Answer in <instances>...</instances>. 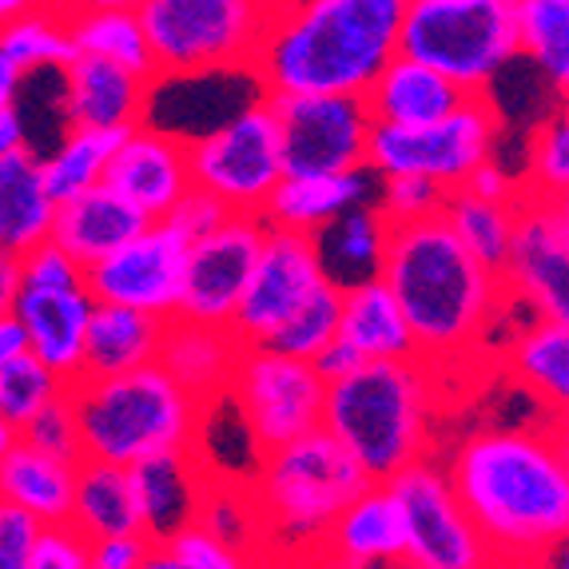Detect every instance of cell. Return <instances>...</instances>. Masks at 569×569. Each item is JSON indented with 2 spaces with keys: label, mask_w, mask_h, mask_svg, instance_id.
<instances>
[{
  "label": "cell",
  "mask_w": 569,
  "mask_h": 569,
  "mask_svg": "<svg viewBox=\"0 0 569 569\" xmlns=\"http://www.w3.org/2000/svg\"><path fill=\"white\" fill-rule=\"evenodd\" d=\"M156 80L251 72L271 4L256 0H140Z\"/></svg>",
  "instance_id": "ba28073f"
},
{
  "label": "cell",
  "mask_w": 569,
  "mask_h": 569,
  "mask_svg": "<svg viewBox=\"0 0 569 569\" xmlns=\"http://www.w3.org/2000/svg\"><path fill=\"white\" fill-rule=\"evenodd\" d=\"M188 163L191 188L208 191L231 216H263L267 200L287 180L279 123L267 96L211 136L188 143Z\"/></svg>",
  "instance_id": "8fae6325"
},
{
  "label": "cell",
  "mask_w": 569,
  "mask_h": 569,
  "mask_svg": "<svg viewBox=\"0 0 569 569\" xmlns=\"http://www.w3.org/2000/svg\"><path fill=\"white\" fill-rule=\"evenodd\" d=\"M104 183L120 200L132 203L140 216L160 223L191 191L188 143L160 132L152 123H140L120 140L112 163H108Z\"/></svg>",
  "instance_id": "ac0fdd59"
},
{
  "label": "cell",
  "mask_w": 569,
  "mask_h": 569,
  "mask_svg": "<svg viewBox=\"0 0 569 569\" xmlns=\"http://www.w3.org/2000/svg\"><path fill=\"white\" fill-rule=\"evenodd\" d=\"M522 191L541 203L569 191V104H558V112H550L538 123Z\"/></svg>",
  "instance_id": "b9f144b4"
},
{
  "label": "cell",
  "mask_w": 569,
  "mask_h": 569,
  "mask_svg": "<svg viewBox=\"0 0 569 569\" xmlns=\"http://www.w3.org/2000/svg\"><path fill=\"white\" fill-rule=\"evenodd\" d=\"M29 4H32V0H0V29H4V24H12L17 17H24V12H29Z\"/></svg>",
  "instance_id": "94428289"
},
{
  "label": "cell",
  "mask_w": 569,
  "mask_h": 569,
  "mask_svg": "<svg viewBox=\"0 0 569 569\" xmlns=\"http://www.w3.org/2000/svg\"><path fill=\"white\" fill-rule=\"evenodd\" d=\"M68 37L77 57H92L116 64L143 80H156V60L148 37H143L140 12L123 0H100V4H64Z\"/></svg>",
  "instance_id": "f1b7e54d"
},
{
  "label": "cell",
  "mask_w": 569,
  "mask_h": 569,
  "mask_svg": "<svg viewBox=\"0 0 569 569\" xmlns=\"http://www.w3.org/2000/svg\"><path fill=\"white\" fill-rule=\"evenodd\" d=\"M458 502L498 561H541L569 538V462L553 427H482L447 462Z\"/></svg>",
  "instance_id": "6da1fadb"
},
{
  "label": "cell",
  "mask_w": 569,
  "mask_h": 569,
  "mask_svg": "<svg viewBox=\"0 0 569 569\" xmlns=\"http://www.w3.org/2000/svg\"><path fill=\"white\" fill-rule=\"evenodd\" d=\"M493 569H546L541 561H498Z\"/></svg>",
  "instance_id": "03108f58"
},
{
  "label": "cell",
  "mask_w": 569,
  "mask_h": 569,
  "mask_svg": "<svg viewBox=\"0 0 569 569\" xmlns=\"http://www.w3.org/2000/svg\"><path fill=\"white\" fill-rule=\"evenodd\" d=\"M506 370L526 395L550 410L553 422L569 418V327L533 319L526 331L513 335Z\"/></svg>",
  "instance_id": "d6a6232c"
},
{
  "label": "cell",
  "mask_w": 569,
  "mask_h": 569,
  "mask_svg": "<svg viewBox=\"0 0 569 569\" xmlns=\"http://www.w3.org/2000/svg\"><path fill=\"white\" fill-rule=\"evenodd\" d=\"M37 538L40 526L32 518L0 502V569H29Z\"/></svg>",
  "instance_id": "681fc988"
},
{
  "label": "cell",
  "mask_w": 569,
  "mask_h": 569,
  "mask_svg": "<svg viewBox=\"0 0 569 569\" xmlns=\"http://www.w3.org/2000/svg\"><path fill=\"white\" fill-rule=\"evenodd\" d=\"M407 522V566L418 569H493L482 533L458 502L447 466L422 458L387 482Z\"/></svg>",
  "instance_id": "4fadbf2b"
},
{
  "label": "cell",
  "mask_w": 569,
  "mask_h": 569,
  "mask_svg": "<svg viewBox=\"0 0 569 569\" xmlns=\"http://www.w3.org/2000/svg\"><path fill=\"white\" fill-rule=\"evenodd\" d=\"M20 283L24 291H77L84 287V267L48 239L37 251L20 256Z\"/></svg>",
  "instance_id": "f6af8a7d"
},
{
  "label": "cell",
  "mask_w": 569,
  "mask_h": 569,
  "mask_svg": "<svg viewBox=\"0 0 569 569\" xmlns=\"http://www.w3.org/2000/svg\"><path fill=\"white\" fill-rule=\"evenodd\" d=\"M315 239L319 251V267L331 287L347 291V287L370 283L382 276V259H387L390 243V223L379 211V203H362V208L347 211L335 223H327Z\"/></svg>",
  "instance_id": "f546056e"
},
{
  "label": "cell",
  "mask_w": 569,
  "mask_h": 569,
  "mask_svg": "<svg viewBox=\"0 0 569 569\" xmlns=\"http://www.w3.org/2000/svg\"><path fill=\"white\" fill-rule=\"evenodd\" d=\"M24 148H29V123H24V116L17 108L0 112V163L9 160V156L24 152Z\"/></svg>",
  "instance_id": "11a10c76"
},
{
  "label": "cell",
  "mask_w": 569,
  "mask_h": 569,
  "mask_svg": "<svg viewBox=\"0 0 569 569\" xmlns=\"http://www.w3.org/2000/svg\"><path fill=\"white\" fill-rule=\"evenodd\" d=\"M20 442H29L32 450H44L52 458H64V462H84V447H80V422H77V407L68 399V390L60 395L52 407H44L32 418Z\"/></svg>",
  "instance_id": "ee69618b"
},
{
  "label": "cell",
  "mask_w": 569,
  "mask_h": 569,
  "mask_svg": "<svg viewBox=\"0 0 569 569\" xmlns=\"http://www.w3.org/2000/svg\"><path fill=\"white\" fill-rule=\"evenodd\" d=\"M323 283L327 276L319 267V251H315L311 236L267 228L263 251H259V263L236 311L231 335L243 347H267V339L283 331Z\"/></svg>",
  "instance_id": "9a60e30c"
},
{
  "label": "cell",
  "mask_w": 569,
  "mask_h": 569,
  "mask_svg": "<svg viewBox=\"0 0 569 569\" xmlns=\"http://www.w3.org/2000/svg\"><path fill=\"white\" fill-rule=\"evenodd\" d=\"M323 553L331 561H351V566L367 569L407 566V522H402V510L390 486L370 482L339 513V522L323 538Z\"/></svg>",
  "instance_id": "603a6c76"
},
{
  "label": "cell",
  "mask_w": 569,
  "mask_h": 569,
  "mask_svg": "<svg viewBox=\"0 0 569 569\" xmlns=\"http://www.w3.org/2000/svg\"><path fill=\"white\" fill-rule=\"evenodd\" d=\"M311 367H315V375H319V379L327 382V387H335V382L351 379L355 370L367 367V362H362V355H355L351 347H347V342L335 339L331 347H327V351L311 362Z\"/></svg>",
  "instance_id": "f5cc1de1"
},
{
  "label": "cell",
  "mask_w": 569,
  "mask_h": 569,
  "mask_svg": "<svg viewBox=\"0 0 569 569\" xmlns=\"http://www.w3.org/2000/svg\"><path fill=\"white\" fill-rule=\"evenodd\" d=\"M64 77V120L68 128H88V132H132L148 116L156 80H143L123 72L116 64L92 57H77L60 72Z\"/></svg>",
  "instance_id": "ffe728a7"
},
{
  "label": "cell",
  "mask_w": 569,
  "mask_h": 569,
  "mask_svg": "<svg viewBox=\"0 0 569 569\" xmlns=\"http://www.w3.org/2000/svg\"><path fill=\"white\" fill-rule=\"evenodd\" d=\"M17 430L12 427H4V422H0V466H4V458H9V450L17 447Z\"/></svg>",
  "instance_id": "be15d7a7"
},
{
  "label": "cell",
  "mask_w": 569,
  "mask_h": 569,
  "mask_svg": "<svg viewBox=\"0 0 569 569\" xmlns=\"http://www.w3.org/2000/svg\"><path fill=\"white\" fill-rule=\"evenodd\" d=\"M267 223L263 216H231L228 223L200 243L188 247L183 259V287L176 319L203 327H231L243 303L251 271L263 251Z\"/></svg>",
  "instance_id": "5bb4252c"
},
{
  "label": "cell",
  "mask_w": 569,
  "mask_h": 569,
  "mask_svg": "<svg viewBox=\"0 0 569 569\" xmlns=\"http://www.w3.org/2000/svg\"><path fill=\"white\" fill-rule=\"evenodd\" d=\"M541 566H546V569H569V538L558 541V546H553V550L541 558Z\"/></svg>",
  "instance_id": "6125c7cd"
},
{
  "label": "cell",
  "mask_w": 569,
  "mask_h": 569,
  "mask_svg": "<svg viewBox=\"0 0 569 569\" xmlns=\"http://www.w3.org/2000/svg\"><path fill=\"white\" fill-rule=\"evenodd\" d=\"M128 475H132L136 506H140V533L152 546H168L183 530L200 526L203 498L216 482L200 450L148 458V462L132 466Z\"/></svg>",
  "instance_id": "d6986e66"
},
{
  "label": "cell",
  "mask_w": 569,
  "mask_h": 569,
  "mask_svg": "<svg viewBox=\"0 0 569 569\" xmlns=\"http://www.w3.org/2000/svg\"><path fill=\"white\" fill-rule=\"evenodd\" d=\"M447 196L438 183L415 180V176H395V180H379V211L387 216L390 228H410L422 219H438L447 208Z\"/></svg>",
  "instance_id": "7bdbcfd3"
},
{
  "label": "cell",
  "mask_w": 569,
  "mask_h": 569,
  "mask_svg": "<svg viewBox=\"0 0 569 569\" xmlns=\"http://www.w3.org/2000/svg\"><path fill=\"white\" fill-rule=\"evenodd\" d=\"M20 84H24V77H20L17 64H12V60L4 57V48H0V112H9V108H17Z\"/></svg>",
  "instance_id": "6f0895ef"
},
{
  "label": "cell",
  "mask_w": 569,
  "mask_h": 569,
  "mask_svg": "<svg viewBox=\"0 0 569 569\" xmlns=\"http://www.w3.org/2000/svg\"><path fill=\"white\" fill-rule=\"evenodd\" d=\"M92 311L96 299L88 295V287H77V291H20L17 323L29 339V355L40 367L52 370L64 387L80 382Z\"/></svg>",
  "instance_id": "44dd1931"
},
{
  "label": "cell",
  "mask_w": 569,
  "mask_h": 569,
  "mask_svg": "<svg viewBox=\"0 0 569 569\" xmlns=\"http://www.w3.org/2000/svg\"><path fill=\"white\" fill-rule=\"evenodd\" d=\"M375 128H430L442 123L466 104V92H458L447 77L418 60L395 57L382 77L362 96Z\"/></svg>",
  "instance_id": "484cf974"
},
{
  "label": "cell",
  "mask_w": 569,
  "mask_h": 569,
  "mask_svg": "<svg viewBox=\"0 0 569 569\" xmlns=\"http://www.w3.org/2000/svg\"><path fill=\"white\" fill-rule=\"evenodd\" d=\"M399 57L435 68L458 92L486 96L498 72L522 57L518 0H407Z\"/></svg>",
  "instance_id": "52a82bcc"
},
{
  "label": "cell",
  "mask_w": 569,
  "mask_h": 569,
  "mask_svg": "<svg viewBox=\"0 0 569 569\" xmlns=\"http://www.w3.org/2000/svg\"><path fill=\"white\" fill-rule=\"evenodd\" d=\"M57 203L40 176V156L32 148L0 163V251L29 256L52 239Z\"/></svg>",
  "instance_id": "1f68e13d"
},
{
  "label": "cell",
  "mask_w": 569,
  "mask_h": 569,
  "mask_svg": "<svg viewBox=\"0 0 569 569\" xmlns=\"http://www.w3.org/2000/svg\"><path fill=\"white\" fill-rule=\"evenodd\" d=\"M228 402L239 410L256 458H263L323 430L327 382L315 375L311 362L287 359L263 347H243L231 375Z\"/></svg>",
  "instance_id": "30bf717a"
},
{
  "label": "cell",
  "mask_w": 569,
  "mask_h": 569,
  "mask_svg": "<svg viewBox=\"0 0 569 569\" xmlns=\"http://www.w3.org/2000/svg\"><path fill=\"white\" fill-rule=\"evenodd\" d=\"M183 259H188V243L168 223H152L128 247L88 267L84 287L96 303L104 307H128V311L152 315V319H176Z\"/></svg>",
  "instance_id": "2e32d148"
},
{
  "label": "cell",
  "mask_w": 569,
  "mask_h": 569,
  "mask_svg": "<svg viewBox=\"0 0 569 569\" xmlns=\"http://www.w3.org/2000/svg\"><path fill=\"white\" fill-rule=\"evenodd\" d=\"M550 427H553V438H558L561 455H566V462H569V418H558V422H550Z\"/></svg>",
  "instance_id": "e7e4bbea"
},
{
  "label": "cell",
  "mask_w": 569,
  "mask_h": 569,
  "mask_svg": "<svg viewBox=\"0 0 569 569\" xmlns=\"http://www.w3.org/2000/svg\"><path fill=\"white\" fill-rule=\"evenodd\" d=\"M140 569H196V566H188L183 558H176V553H171L168 546H152Z\"/></svg>",
  "instance_id": "680465c9"
},
{
  "label": "cell",
  "mask_w": 569,
  "mask_h": 569,
  "mask_svg": "<svg viewBox=\"0 0 569 569\" xmlns=\"http://www.w3.org/2000/svg\"><path fill=\"white\" fill-rule=\"evenodd\" d=\"M77 407L84 462L132 466L200 447L208 410L183 395L160 367H143L116 379H80L68 387Z\"/></svg>",
  "instance_id": "5b68a950"
},
{
  "label": "cell",
  "mask_w": 569,
  "mask_h": 569,
  "mask_svg": "<svg viewBox=\"0 0 569 569\" xmlns=\"http://www.w3.org/2000/svg\"><path fill=\"white\" fill-rule=\"evenodd\" d=\"M339 342H347L362 362H407L415 355V335L402 319L395 295L382 279L347 287L339 315Z\"/></svg>",
  "instance_id": "4dcf8cb0"
},
{
  "label": "cell",
  "mask_w": 569,
  "mask_h": 569,
  "mask_svg": "<svg viewBox=\"0 0 569 569\" xmlns=\"http://www.w3.org/2000/svg\"><path fill=\"white\" fill-rule=\"evenodd\" d=\"M466 191H470V196H478V200H486V203H502V208H518V203H522V196H526L522 183L510 180V176H506V171L498 168L493 160L482 163V168L466 180Z\"/></svg>",
  "instance_id": "816d5d0a"
},
{
  "label": "cell",
  "mask_w": 569,
  "mask_h": 569,
  "mask_svg": "<svg viewBox=\"0 0 569 569\" xmlns=\"http://www.w3.org/2000/svg\"><path fill=\"white\" fill-rule=\"evenodd\" d=\"M518 44L558 104H569V0H518Z\"/></svg>",
  "instance_id": "8d00e7d4"
},
{
  "label": "cell",
  "mask_w": 569,
  "mask_h": 569,
  "mask_svg": "<svg viewBox=\"0 0 569 569\" xmlns=\"http://www.w3.org/2000/svg\"><path fill=\"white\" fill-rule=\"evenodd\" d=\"M0 48L17 64L20 77L32 72H64L77 60V48L68 37L64 4H29L24 17L0 29Z\"/></svg>",
  "instance_id": "d590c367"
},
{
  "label": "cell",
  "mask_w": 569,
  "mask_h": 569,
  "mask_svg": "<svg viewBox=\"0 0 569 569\" xmlns=\"http://www.w3.org/2000/svg\"><path fill=\"white\" fill-rule=\"evenodd\" d=\"M20 291H24V283H20V259L0 251V319L17 315Z\"/></svg>",
  "instance_id": "db71d44e"
},
{
  "label": "cell",
  "mask_w": 569,
  "mask_h": 569,
  "mask_svg": "<svg viewBox=\"0 0 569 569\" xmlns=\"http://www.w3.org/2000/svg\"><path fill=\"white\" fill-rule=\"evenodd\" d=\"M228 219H231V211L223 208V203L211 200L208 191L191 188L188 196H183V200L176 203V208H171V216L160 219V223H168V228L191 247V243H200L203 236H211V231L223 228Z\"/></svg>",
  "instance_id": "bcb514c9"
},
{
  "label": "cell",
  "mask_w": 569,
  "mask_h": 569,
  "mask_svg": "<svg viewBox=\"0 0 569 569\" xmlns=\"http://www.w3.org/2000/svg\"><path fill=\"white\" fill-rule=\"evenodd\" d=\"M168 550L196 569H251V558H243V553H236L231 546L216 541L208 530H200V526H191L180 538H171Z\"/></svg>",
  "instance_id": "c3c4849f"
},
{
  "label": "cell",
  "mask_w": 569,
  "mask_h": 569,
  "mask_svg": "<svg viewBox=\"0 0 569 569\" xmlns=\"http://www.w3.org/2000/svg\"><path fill=\"white\" fill-rule=\"evenodd\" d=\"M362 203H379V176L367 168L347 171V176H307V180L287 176L276 188V196L267 200L263 223L279 231H295V236H319L327 223L362 208Z\"/></svg>",
  "instance_id": "d4e9b609"
},
{
  "label": "cell",
  "mask_w": 569,
  "mask_h": 569,
  "mask_svg": "<svg viewBox=\"0 0 569 569\" xmlns=\"http://www.w3.org/2000/svg\"><path fill=\"white\" fill-rule=\"evenodd\" d=\"M367 486L370 478L359 470V462L327 430H315L276 455H263L256 462V475L247 478L263 533L319 541V550L339 513Z\"/></svg>",
  "instance_id": "8992f818"
},
{
  "label": "cell",
  "mask_w": 569,
  "mask_h": 569,
  "mask_svg": "<svg viewBox=\"0 0 569 569\" xmlns=\"http://www.w3.org/2000/svg\"><path fill=\"white\" fill-rule=\"evenodd\" d=\"M20 355H29V339L20 331L17 315H9V319H0V370L9 367V362H17Z\"/></svg>",
  "instance_id": "9f6ffc18"
},
{
  "label": "cell",
  "mask_w": 569,
  "mask_h": 569,
  "mask_svg": "<svg viewBox=\"0 0 569 569\" xmlns=\"http://www.w3.org/2000/svg\"><path fill=\"white\" fill-rule=\"evenodd\" d=\"M128 132H88V128H68L60 143L48 156H40V176L52 196V203H68L84 196V191L100 188L108 176L116 148Z\"/></svg>",
  "instance_id": "e575fe53"
},
{
  "label": "cell",
  "mask_w": 569,
  "mask_h": 569,
  "mask_svg": "<svg viewBox=\"0 0 569 569\" xmlns=\"http://www.w3.org/2000/svg\"><path fill=\"white\" fill-rule=\"evenodd\" d=\"M438 407V370L422 359L367 362L351 379L327 387L323 430L359 462L375 486H387L422 462Z\"/></svg>",
  "instance_id": "277c9868"
},
{
  "label": "cell",
  "mask_w": 569,
  "mask_h": 569,
  "mask_svg": "<svg viewBox=\"0 0 569 569\" xmlns=\"http://www.w3.org/2000/svg\"><path fill=\"white\" fill-rule=\"evenodd\" d=\"M64 382L52 375L48 367H40L32 355H20L17 362L0 370V422L12 427L17 435H24L32 418L40 415L44 407L64 395Z\"/></svg>",
  "instance_id": "60d3db41"
},
{
  "label": "cell",
  "mask_w": 569,
  "mask_h": 569,
  "mask_svg": "<svg viewBox=\"0 0 569 569\" xmlns=\"http://www.w3.org/2000/svg\"><path fill=\"white\" fill-rule=\"evenodd\" d=\"M379 279L395 295L415 335V355L438 375L478 351V342L510 299L502 276L478 263L442 216L390 228Z\"/></svg>",
  "instance_id": "3957f363"
},
{
  "label": "cell",
  "mask_w": 569,
  "mask_h": 569,
  "mask_svg": "<svg viewBox=\"0 0 569 569\" xmlns=\"http://www.w3.org/2000/svg\"><path fill=\"white\" fill-rule=\"evenodd\" d=\"M407 0H291L271 4L256 72L263 96L362 100L399 57Z\"/></svg>",
  "instance_id": "7a4b0ae2"
},
{
  "label": "cell",
  "mask_w": 569,
  "mask_h": 569,
  "mask_svg": "<svg viewBox=\"0 0 569 569\" xmlns=\"http://www.w3.org/2000/svg\"><path fill=\"white\" fill-rule=\"evenodd\" d=\"M546 211H550L553 228H558V236L566 239V247H569V191H561V196L546 200Z\"/></svg>",
  "instance_id": "91938a15"
},
{
  "label": "cell",
  "mask_w": 569,
  "mask_h": 569,
  "mask_svg": "<svg viewBox=\"0 0 569 569\" xmlns=\"http://www.w3.org/2000/svg\"><path fill=\"white\" fill-rule=\"evenodd\" d=\"M72 530L84 533L88 541L132 538V533H140V506H136L132 475L123 466L80 462Z\"/></svg>",
  "instance_id": "836d02e7"
},
{
  "label": "cell",
  "mask_w": 569,
  "mask_h": 569,
  "mask_svg": "<svg viewBox=\"0 0 569 569\" xmlns=\"http://www.w3.org/2000/svg\"><path fill=\"white\" fill-rule=\"evenodd\" d=\"M163 335H168V319L96 303L80 379H116V375H132L143 367H160Z\"/></svg>",
  "instance_id": "83f0119b"
},
{
  "label": "cell",
  "mask_w": 569,
  "mask_h": 569,
  "mask_svg": "<svg viewBox=\"0 0 569 569\" xmlns=\"http://www.w3.org/2000/svg\"><path fill=\"white\" fill-rule=\"evenodd\" d=\"M339 315H342V291L323 283L315 291L311 303L295 315L283 331L267 339L263 351L287 355V359H299V362H315L335 339H339Z\"/></svg>",
  "instance_id": "ab89813d"
},
{
  "label": "cell",
  "mask_w": 569,
  "mask_h": 569,
  "mask_svg": "<svg viewBox=\"0 0 569 569\" xmlns=\"http://www.w3.org/2000/svg\"><path fill=\"white\" fill-rule=\"evenodd\" d=\"M148 228H152V219L140 216L128 200H120L108 183H100L77 200L60 203L57 219H52V243L88 271Z\"/></svg>",
  "instance_id": "cb8c5ba5"
},
{
  "label": "cell",
  "mask_w": 569,
  "mask_h": 569,
  "mask_svg": "<svg viewBox=\"0 0 569 569\" xmlns=\"http://www.w3.org/2000/svg\"><path fill=\"white\" fill-rule=\"evenodd\" d=\"M239 355H243V342L231 335V327H203L168 319V335H163L160 347V370L183 395H191L208 410L228 399Z\"/></svg>",
  "instance_id": "7402d4cb"
},
{
  "label": "cell",
  "mask_w": 569,
  "mask_h": 569,
  "mask_svg": "<svg viewBox=\"0 0 569 569\" xmlns=\"http://www.w3.org/2000/svg\"><path fill=\"white\" fill-rule=\"evenodd\" d=\"M399 569H418V566H399Z\"/></svg>",
  "instance_id": "003e7915"
},
{
  "label": "cell",
  "mask_w": 569,
  "mask_h": 569,
  "mask_svg": "<svg viewBox=\"0 0 569 569\" xmlns=\"http://www.w3.org/2000/svg\"><path fill=\"white\" fill-rule=\"evenodd\" d=\"M77 470L80 462H64L44 450L20 442L9 450L0 466V502L20 510L24 518L48 530V526H72V502H77Z\"/></svg>",
  "instance_id": "4316f807"
},
{
  "label": "cell",
  "mask_w": 569,
  "mask_h": 569,
  "mask_svg": "<svg viewBox=\"0 0 569 569\" xmlns=\"http://www.w3.org/2000/svg\"><path fill=\"white\" fill-rule=\"evenodd\" d=\"M502 116L493 112L490 96H466L450 120L430 128H375L367 148V171L379 180L415 176L430 180L442 191L466 188L482 163L493 160Z\"/></svg>",
  "instance_id": "9c48e42d"
},
{
  "label": "cell",
  "mask_w": 569,
  "mask_h": 569,
  "mask_svg": "<svg viewBox=\"0 0 569 569\" xmlns=\"http://www.w3.org/2000/svg\"><path fill=\"white\" fill-rule=\"evenodd\" d=\"M442 219H447V228L455 231V239L478 259V263L490 267L493 276H502V267L513 247V228H518V208L486 203V200H478V196H470L466 188H458L447 196Z\"/></svg>",
  "instance_id": "74e56055"
},
{
  "label": "cell",
  "mask_w": 569,
  "mask_h": 569,
  "mask_svg": "<svg viewBox=\"0 0 569 569\" xmlns=\"http://www.w3.org/2000/svg\"><path fill=\"white\" fill-rule=\"evenodd\" d=\"M276 112L283 171L291 180L307 176H347L367 168L375 120L367 104L351 96H267Z\"/></svg>",
  "instance_id": "7c38bea8"
},
{
  "label": "cell",
  "mask_w": 569,
  "mask_h": 569,
  "mask_svg": "<svg viewBox=\"0 0 569 569\" xmlns=\"http://www.w3.org/2000/svg\"><path fill=\"white\" fill-rule=\"evenodd\" d=\"M29 569H92L88 566V538L72 526H48L32 546Z\"/></svg>",
  "instance_id": "7dc6e473"
},
{
  "label": "cell",
  "mask_w": 569,
  "mask_h": 569,
  "mask_svg": "<svg viewBox=\"0 0 569 569\" xmlns=\"http://www.w3.org/2000/svg\"><path fill=\"white\" fill-rule=\"evenodd\" d=\"M148 550H152V541L143 538V533L88 541V566L92 569H140L143 558H148Z\"/></svg>",
  "instance_id": "f907efd6"
},
{
  "label": "cell",
  "mask_w": 569,
  "mask_h": 569,
  "mask_svg": "<svg viewBox=\"0 0 569 569\" xmlns=\"http://www.w3.org/2000/svg\"><path fill=\"white\" fill-rule=\"evenodd\" d=\"M506 295L533 307L541 323L569 327V247L541 200L522 196L510 259L502 267Z\"/></svg>",
  "instance_id": "e0dca14e"
},
{
  "label": "cell",
  "mask_w": 569,
  "mask_h": 569,
  "mask_svg": "<svg viewBox=\"0 0 569 569\" xmlns=\"http://www.w3.org/2000/svg\"><path fill=\"white\" fill-rule=\"evenodd\" d=\"M200 530H208L216 541L251 558V546L263 538V522H259L256 498H251L247 482H228V478L211 482L208 498H203Z\"/></svg>",
  "instance_id": "f35d334b"
}]
</instances>
